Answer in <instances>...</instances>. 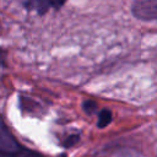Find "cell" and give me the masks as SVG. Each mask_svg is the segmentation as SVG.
<instances>
[{
	"label": "cell",
	"mask_w": 157,
	"mask_h": 157,
	"mask_svg": "<svg viewBox=\"0 0 157 157\" xmlns=\"http://www.w3.org/2000/svg\"><path fill=\"white\" fill-rule=\"evenodd\" d=\"M131 12L135 18L145 22L157 21V0H134Z\"/></svg>",
	"instance_id": "1"
},
{
	"label": "cell",
	"mask_w": 157,
	"mask_h": 157,
	"mask_svg": "<svg viewBox=\"0 0 157 157\" xmlns=\"http://www.w3.org/2000/svg\"><path fill=\"white\" fill-rule=\"evenodd\" d=\"M21 150L22 147L0 117V155H15Z\"/></svg>",
	"instance_id": "2"
},
{
	"label": "cell",
	"mask_w": 157,
	"mask_h": 157,
	"mask_svg": "<svg viewBox=\"0 0 157 157\" xmlns=\"http://www.w3.org/2000/svg\"><path fill=\"white\" fill-rule=\"evenodd\" d=\"M66 0H23L22 4L27 11L44 15L49 10H59Z\"/></svg>",
	"instance_id": "3"
},
{
	"label": "cell",
	"mask_w": 157,
	"mask_h": 157,
	"mask_svg": "<svg viewBox=\"0 0 157 157\" xmlns=\"http://www.w3.org/2000/svg\"><path fill=\"white\" fill-rule=\"evenodd\" d=\"M113 119V114L109 109L103 108L101 110H98V120H97V126L99 129H103L105 126H108L112 123Z\"/></svg>",
	"instance_id": "4"
},
{
	"label": "cell",
	"mask_w": 157,
	"mask_h": 157,
	"mask_svg": "<svg viewBox=\"0 0 157 157\" xmlns=\"http://www.w3.org/2000/svg\"><path fill=\"white\" fill-rule=\"evenodd\" d=\"M0 156L1 157H42L39 153L31 151V150H27V148H22L21 151H18L15 155H0Z\"/></svg>",
	"instance_id": "5"
},
{
	"label": "cell",
	"mask_w": 157,
	"mask_h": 157,
	"mask_svg": "<svg viewBox=\"0 0 157 157\" xmlns=\"http://www.w3.org/2000/svg\"><path fill=\"white\" fill-rule=\"evenodd\" d=\"M82 109H83V112H85L86 114L92 115V114H94V113L98 112V105H97V103H96L94 101L88 99V101H85V102L82 103Z\"/></svg>",
	"instance_id": "6"
},
{
	"label": "cell",
	"mask_w": 157,
	"mask_h": 157,
	"mask_svg": "<svg viewBox=\"0 0 157 157\" xmlns=\"http://www.w3.org/2000/svg\"><path fill=\"white\" fill-rule=\"evenodd\" d=\"M78 140H80V136H78V135H70V136L65 140L64 146H65V147H70V146H72L74 144H76Z\"/></svg>",
	"instance_id": "7"
},
{
	"label": "cell",
	"mask_w": 157,
	"mask_h": 157,
	"mask_svg": "<svg viewBox=\"0 0 157 157\" xmlns=\"http://www.w3.org/2000/svg\"><path fill=\"white\" fill-rule=\"evenodd\" d=\"M5 63V53L0 49V65H4Z\"/></svg>",
	"instance_id": "8"
}]
</instances>
